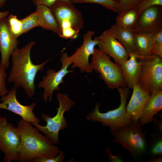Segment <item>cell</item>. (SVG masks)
I'll return each instance as SVG.
<instances>
[{
    "instance_id": "6da1fadb",
    "label": "cell",
    "mask_w": 162,
    "mask_h": 162,
    "mask_svg": "<svg viewBox=\"0 0 162 162\" xmlns=\"http://www.w3.org/2000/svg\"><path fill=\"white\" fill-rule=\"evenodd\" d=\"M35 42L32 41L21 49L16 48L11 56L12 66L7 78L16 88H21L28 98L33 96L35 92L34 81L38 72L43 70L49 59L42 63L34 64L31 59L32 49Z\"/></svg>"
},
{
    "instance_id": "7a4b0ae2",
    "label": "cell",
    "mask_w": 162,
    "mask_h": 162,
    "mask_svg": "<svg viewBox=\"0 0 162 162\" xmlns=\"http://www.w3.org/2000/svg\"><path fill=\"white\" fill-rule=\"evenodd\" d=\"M33 125L22 118L18 122L16 127L20 137L19 148L20 162H32L38 157H54L60 151L58 147Z\"/></svg>"
},
{
    "instance_id": "3957f363",
    "label": "cell",
    "mask_w": 162,
    "mask_h": 162,
    "mask_svg": "<svg viewBox=\"0 0 162 162\" xmlns=\"http://www.w3.org/2000/svg\"><path fill=\"white\" fill-rule=\"evenodd\" d=\"M70 2L58 0L50 7L57 21L60 37L75 39L83 27L82 14Z\"/></svg>"
},
{
    "instance_id": "277c9868",
    "label": "cell",
    "mask_w": 162,
    "mask_h": 162,
    "mask_svg": "<svg viewBox=\"0 0 162 162\" xmlns=\"http://www.w3.org/2000/svg\"><path fill=\"white\" fill-rule=\"evenodd\" d=\"M117 89L120 98V104L118 108L105 112H101L99 110L101 104L96 103L94 108L86 116L88 120L100 122L103 126L109 127L110 132L116 131L132 122L126 111L127 100L129 94V88L127 86H123Z\"/></svg>"
},
{
    "instance_id": "5b68a950",
    "label": "cell",
    "mask_w": 162,
    "mask_h": 162,
    "mask_svg": "<svg viewBox=\"0 0 162 162\" xmlns=\"http://www.w3.org/2000/svg\"><path fill=\"white\" fill-rule=\"evenodd\" d=\"M56 94L59 106L57 109L56 115L51 117L48 114L42 113L41 118L43 121L46 122V125L42 126L39 124H32L54 145L58 144L59 142V131L66 129L68 127L67 121L64 116V113L70 110L75 104L66 94L58 92Z\"/></svg>"
},
{
    "instance_id": "8992f818",
    "label": "cell",
    "mask_w": 162,
    "mask_h": 162,
    "mask_svg": "<svg viewBox=\"0 0 162 162\" xmlns=\"http://www.w3.org/2000/svg\"><path fill=\"white\" fill-rule=\"evenodd\" d=\"M139 122L131 124L122 127L113 132H110L113 136L112 142L121 144L128 150L134 158L143 155L147 149L146 135L142 131Z\"/></svg>"
},
{
    "instance_id": "52a82bcc",
    "label": "cell",
    "mask_w": 162,
    "mask_h": 162,
    "mask_svg": "<svg viewBox=\"0 0 162 162\" xmlns=\"http://www.w3.org/2000/svg\"><path fill=\"white\" fill-rule=\"evenodd\" d=\"M90 64L92 70L100 74V78L109 88L127 86L120 65L112 62L109 56L99 49H94Z\"/></svg>"
},
{
    "instance_id": "ba28073f",
    "label": "cell",
    "mask_w": 162,
    "mask_h": 162,
    "mask_svg": "<svg viewBox=\"0 0 162 162\" xmlns=\"http://www.w3.org/2000/svg\"><path fill=\"white\" fill-rule=\"evenodd\" d=\"M94 33L93 31H88L83 35L82 44L76 49L74 54L69 56L67 53L62 54L61 63L72 64V69L78 68L82 73H91L93 70L90 66L89 58L94 52L95 46L98 44L97 37L92 39Z\"/></svg>"
},
{
    "instance_id": "9c48e42d",
    "label": "cell",
    "mask_w": 162,
    "mask_h": 162,
    "mask_svg": "<svg viewBox=\"0 0 162 162\" xmlns=\"http://www.w3.org/2000/svg\"><path fill=\"white\" fill-rule=\"evenodd\" d=\"M141 75L138 84L150 94L162 89V58L152 55L140 58Z\"/></svg>"
},
{
    "instance_id": "30bf717a",
    "label": "cell",
    "mask_w": 162,
    "mask_h": 162,
    "mask_svg": "<svg viewBox=\"0 0 162 162\" xmlns=\"http://www.w3.org/2000/svg\"><path fill=\"white\" fill-rule=\"evenodd\" d=\"M20 142L17 127L0 116V151L4 154V162L19 161Z\"/></svg>"
},
{
    "instance_id": "8fae6325",
    "label": "cell",
    "mask_w": 162,
    "mask_h": 162,
    "mask_svg": "<svg viewBox=\"0 0 162 162\" xmlns=\"http://www.w3.org/2000/svg\"><path fill=\"white\" fill-rule=\"evenodd\" d=\"M17 89L14 86L5 95L1 97L0 109L9 111L20 116L23 120L31 123L39 124L40 120L34 114L33 111L36 106L33 103L28 105L21 104L16 98Z\"/></svg>"
},
{
    "instance_id": "7c38bea8",
    "label": "cell",
    "mask_w": 162,
    "mask_h": 162,
    "mask_svg": "<svg viewBox=\"0 0 162 162\" xmlns=\"http://www.w3.org/2000/svg\"><path fill=\"white\" fill-rule=\"evenodd\" d=\"M62 67L58 71L52 68H49L46 74L43 76L42 80L38 83V88L44 89L42 100L46 102L48 100L50 102L53 100V95L55 91H59V86L64 84V78L68 73L74 72L73 70H68L70 65L69 64L61 63Z\"/></svg>"
},
{
    "instance_id": "4fadbf2b",
    "label": "cell",
    "mask_w": 162,
    "mask_h": 162,
    "mask_svg": "<svg viewBox=\"0 0 162 162\" xmlns=\"http://www.w3.org/2000/svg\"><path fill=\"white\" fill-rule=\"evenodd\" d=\"M97 38L99 49L112 57L116 63L121 65L129 58V53L107 30L103 32Z\"/></svg>"
},
{
    "instance_id": "5bb4252c",
    "label": "cell",
    "mask_w": 162,
    "mask_h": 162,
    "mask_svg": "<svg viewBox=\"0 0 162 162\" xmlns=\"http://www.w3.org/2000/svg\"><path fill=\"white\" fill-rule=\"evenodd\" d=\"M161 7L152 6L142 12L132 32L136 33H151L162 29Z\"/></svg>"
},
{
    "instance_id": "9a60e30c",
    "label": "cell",
    "mask_w": 162,
    "mask_h": 162,
    "mask_svg": "<svg viewBox=\"0 0 162 162\" xmlns=\"http://www.w3.org/2000/svg\"><path fill=\"white\" fill-rule=\"evenodd\" d=\"M19 44L10 29L6 18L0 20V63L6 69L9 67L10 57Z\"/></svg>"
},
{
    "instance_id": "2e32d148",
    "label": "cell",
    "mask_w": 162,
    "mask_h": 162,
    "mask_svg": "<svg viewBox=\"0 0 162 162\" xmlns=\"http://www.w3.org/2000/svg\"><path fill=\"white\" fill-rule=\"evenodd\" d=\"M132 89V94L126 106V111L132 122L136 123L139 121L150 93L142 88L139 84L134 86Z\"/></svg>"
},
{
    "instance_id": "e0dca14e",
    "label": "cell",
    "mask_w": 162,
    "mask_h": 162,
    "mask_svg": "<svg viewBox=\"0 0 162 162\" xmlns=\"http://www.w3.org/2000/svg\"><path fill=\"white\" fill-rule=\"evenodd\" d=\"M129 58L120 65L127 86L132 88L138 84L141 70L140 61L135 53H130Z\"/></svg>"
},
{
    "instance_id": "ac0fdd59",
    "label": "cell",
    "mask_w": 162,
    "mask_h": 162,
    "mask_svg": "<svg viewBox=\"0 0 162 162\" xmlns=\"http://www.w3.org/2000/svg\"><path fill=\"white\" fill-rule=\"evenodd\" d=\"M162 110V90L153 92L144 107L139 122L141 125L152 122L154 115Z\"/></svg>"
},
{
    "instance_id": "d6986e66",
    "label": "cell",
    "mask_w": 162,
    "mask_h": 162,
    "mask_svg": "<svg viewBox=\"0 0 162 162\" xmlns=\"http://www.w3.org/2000/svg\"><path fill=\"white\" fill-rule=\"evenodd\" d=\"M107 30L121 44L129 54H136L134 33L131 30L116 24L112 25Z\"/></svg>"
},
{
    "instance_id": "ffe728a7",
    "label": "cell",
    "mask_w": 162,
    "mask_h": 162,
    "mask_svg": "<svg viewBox=\"0 0 162 162\" xmlns=\"http://www.w3.org/2000/svg\"><path fill=\"white\" fill-rule=\"evenodd\" d=\"M35 11L38 15L39 26L46 30H51L58 34V26L50 8L45 5H38Z\"/></svg>"
},
{
    "instance_id": "44dd1931",
    "label": "cell",
    "mask_w": 162,
    "mask_h": 162,
    "mask_svg": "<svg viewBox=\"0 0 162 162\" xmlns=\"http://www.w3.org/2000/svg\"><path fill=\"white\" fill-rule=\"evenodd\" d=\"M154 33H134L136 54L138 58L153 55L152 52Z\"/></svg>"
},
{
    "instance_id": "7402d4cb",
    "label": "cell",
    "mask_w": 162,
    "mask_h": 162,
    "mask_svg": "<svg viewBox=\"0 0 162 162\" xmlns=\"http://www.w3.org/2000/svg\"><path fill=\"white\" fill-rule=\"evenodd\" d=\"M140 14L137 7L121 12L116 18L115 24L132 31Z\"/></svg>"
},
{
    "instance_id": "603a6c76",
    "label": "cell",
    "mask_w": 162,
    "mask_h": 162,
    "mask_svg": "<svg viewBox=\"0 0 162 162\" xmlns=\"http://www.w3.org/2000/svg\"><path fill=\"white\" fill-rule=\"evenodd\" d=\"M152 135L148 151L152 158L162 157V137L161 133L157 131Z\"/></svg>"
},
{
    "instance_id": "cb8c5ba5",
    "label": "cell",
    "mask_w": 162,
    "mask_h": 162,
    "mask_svg": "<svg viewBox=\"0 0 162 162\" xmlns=\"http://www.w3.org/2000/svg\"><path fill=\"white\" fill-rule=\"evenodd\" d=\"M21 20L22 34L27 33L33 28L39 26L38 15L36 11Z\"/></svg>"
},
{
    "instance_id": "d4e9b609",
    "label": "cell",
    "mask_w": 162,
    "mask_h": 162,
    "mask_svg": "<svg viewBox=\"0 0 162 162\" xmlns=\"http://www.w3.org/2000/svg\"><path fill=\"white\" fill-rule=\"evenodd\" d=\"M7 22L11 33L16 38L22 34V22L16 15L10 14L6 18Z\"/></svg>"
},
{
    "instance_id": "484cf974",
    "label": "cell",
    "mask_w": 162,
    "mask_h": 162,
    "mask_svg": "<svg viewBox=\"0 0 162 162\" xmlns=\"http://www.w3.org/2000/svg\"><path fill=\"white\" fill-rule=\"evenodd\" d=\"M73 3H95L101 5L106 8L117 13V3L114 0H74Z\"/></svg>"
},
{
    "instance_id": "4316f807",
    "label": "cell",
    "mask_w": 162,
    "mask_h": 162,
    "mask_svg": "<svg viewBox=\"0 0 162 162\" xmlns=\"http://www.w3.org/2000/svg\"><path fill=\"white\" fill-rule=\"evenodd\" d=\"M152 52L162 58V29L154 33Z\"/></svg>"
},
{
    "instance_id": "83f0119b",
    "label": "cell",
    "mask_w": 162,
    "mask_h": 162,
    "mask_svg": "<svg viewBox=\"0 0 162 162\" xmlns=\"http://www.w3.org/2000/svg\"><path fill=\"white\" fill-rule=\"evenodd\" d=\"M142 0H118L117 3L118 14L122 11L137 7Z\"/></svg>"
},
{
    "instance_id": "f1b7e54d",
    "label": "cell",
    "mask_w": 162,
    "mask_h": 162,
    "mask_svg": "<svg viewBox=\"0 0 162 162\" xmlns=\"http://www.w3.org/2000/svg\"><path fill=\"white\" fill-rule=\"evenodd\" d=\"M6 69L0 63V97H2L8 92L9 90L7 87L6 80L7 74Z\"/></svg>"
},
{
    "instance_id": "f546056e",
    "label": "cell",
    "mask_w": 162,
    "mask_h": 162,
    "mask_svg": "<svg viewBox=\"0 0 162 162\" xmlns=\"http://www.w3.org/2000/svg\"><path fill=\"white\" fill-rule=\"evenodd\" d=\"M155 6H162V0H142L137 8L141 13L147 8Z\"/></svg>"
},
{
    "instance_id": "4dcf8cb0",
    "label": "cell",
    "mask_w": 162,
    "mask_h": 162,
    "mask_svg": "<svg viewBox=\"0 0 162 162\" xmlns=\"http://www.w3.org/2000/svg\"><path fill=\"white\" fill-rule=\"evenodd\" d=\"M64 158V152L62 150H60L58 155L56 157L50 158H37L34 159L32 162H62Z\"/></svg>"
},
{
    "instance_id": "1f68e13d",
    "label": "cell",
    "mask_w": 162,
    "mask_h": 162,
    "mask_svg": "<svg viewBox=\"0 0 162 162\" xmlns=\"http://www.w3.org/2000/svg\"><path fill=\"white\" fill-rule=\"evenodd\" d=\"M58 0H64L70 2L69 0H32V1L36 6L43 5L50 7L55 2Z\"/></svg>"
},
{
    "instance_id": "d6a6232c",
    "label": "cell",
    "mask_w": 162,
    "mask_h": 162,
    "mask_svg": "<svg viewBox=\"0 0 162 162\" xmlns=\"http://www.w3.org/2000/svg\"><path fill=\"white\" fill-rule=\"evenodd\" d=\"M106 154L110 160L112 162H122V160L119 156H113L112 153L109 147H107L106 148Z\"/></svg>"
},
{
    "instance_id": "836d02e7",
    "label": "cell",
    "mask_w": 162,
    "mask_h": 162,
    "mask_svg": "<svg viewBox=\"0 0 162 162\" xmlns=\"http://www.w3.org/2000/svg\"><path fill=\"white\" fill-rule=\"evenodd\" d=\"M6 1V0H0V8L5 4ZM9 13V11L8 10H5L3 12L0 11V20L6 18Z\"/></svg>"
},
{
    "instance_id": "e575fe53",
    "label": "cell",
    "mask_w": 162,
    "mask_h": 162,
    "mask_svg": "<svg viewBox=\"0 0 162 162\" xmlns=\"http://www.w3.org/2000/svg\"><path fill=\"white\" fill-rule=\"evenodd\" d=\"M152 122H154V127L157 130V131L162 133V120L154 118Z\"/></svg>"
},
{
    "instance_id": "d590c367",
    "label": "cell",
    "mask_w": 162,
    "mask_h": 162,
    "mask_svg": "<svg viewBox=\"0 0 162 162\" xmlns=\"http://www.w3.org/2000/svg\"><path fill=\"white\" fill-rule=\"evenodd\" d=\"M162 157L158 158H151L148 161L150 162H162Z\"/></svg>"
},
{
    "instance_id": "8d00e7d4",
    "label": "cell",
    "mask_w": 162,
    "mask_h": 162,
    "mask_svg": "<svg viewBox=\"0 0 162 162\" xmlns=\"http://www.w3.org/2000/svg\"><path fill=\"white\" fill-rule=\"evenodd\" d=\"M70 2H71L72 3H73V2L74 0H69Z\"/></svg>"
},
{
    "instance_id": "74e56055",
    "label": "cell",
    "mask_w": 162,
    "mask_h": 162,
    "mask_svg": "<svg viewBox=\"0 0 162 162\" xmlns=\"http://www.w3.org/2000/svg\"><path fill=\"white\" fill-rule=\"evenodd\" d=\"M114 0L117 3L118 0Z\"/></svg>"
}]
</instances>
